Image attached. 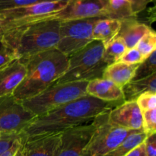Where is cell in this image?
Segmentation results:
<instances>
[{
  "instance_id": "cell-1",
  "label": "cell",
  "mask_w": 156,
  "mask_h": 156,
  "mask_svg": "<svg viewBox=\"0 0 156 156\" xmlns=\"http://www.w3.org/2000/svg\"><path fill=\"white\" fill-rule=\"evenodd\" d=\"M123 102L124 101H104L87 94L35 117L21 134L27 139L62 133L74 126L85 124L99 114L113 109Z\"/></svg>"
},
{
  "instance_id": "cell-2",
  "label": "cell",
  "mask_w": 156,
  "mask_h": 156,
  "mask_svg": "<svg viewBox=\"0 0 156 156\" xmlns=\"http://www.w3.org/2000/svg\"><path fill=\"white\" fill-rule=\"evenodd\" d=\"M20 60L25 66V76L12 96L22 101L53 85L66 70L69 57L57 49H53Z\"/></svg>"
},
{
  "instance_id": "cell-3",
  "label": "cell",
  "mask_w": 156,
  "mask_h": 156,
  "mask_svg": "<svg viewBox=\"0 0 156 156\" xmlns=\"http://www.w3.org/2000/svg\"><path fill=\"white\" fill-rule=\"evenodd\" d=\"M61 21L43 18L26 24L18 35L16 51L19 59L56 49Z\"/></svg>"
},
{
  "instance_id": "cell-4",
  "label": "cell",
  "mask_w": 156,
  "mask_h": 156,
  "mask_svg": "<svg viewBox=\"0 0 156 156\" xmlns=\"http://www.w3.org/2000/svg\"><path fill=\"white\" fill-rule=\"evenodd\" d=\"M105 46L101 41H92L89 44L69 57L65 73L53 84L89 81L102 78L108 65L103 60Z\"/></svg>"
},
{
  "instance_id": "cell-5",
  "label": "cell",
  "mask_w": 156,
  "mask_h": 156,
  "mask_svg": "<svg viewBox=\"0 0 156 156\" xmlns=\"http://www.w3.org/2000/svg\"><path fill=\"white\" fill-rule=\"evenodd\" d=\"M87 81L53 84L37 95L22 101L27 111L35 117L44 115L68 102L87 95Z\"/></svg>"
},
{
  "instance_id": "cell-6",
  "label": "cell",
  "mask_w": 156,
  "mask_h": 156,
  "mask_svg": "<svg viewBox=\"0 0 156 156\" xmlns=\"http://www.w3.org/2000/svg\"><path fill=\"white\" fill-rule=\"evenodd\" d=\"M109 111L98 115L92 123V136L86 150L91 156H105L118 146L128 136L139 130H129L114 125L108 119Z\"/></svg>"
},
{
  "instance_id": "cell-7",
  "label": "cell",
  "mask_w": 156,
  "mask_h": 156,
  "mask_svg": "<svg viewBox=\"0 0 156 156\" xmlns=\"http://www.w3.org/2000/svg\"><path fill=\"white\" fill-rule=\"evenodd\" d=\"M99 18H102L61 21L59 41L56 49L69 57L86 47L94 41L92 36L93 27Z\"/></svg>"
},
{
  "instance_id": "cell-8",
  "label": "cell",
  "mask_w": 156,
  "mask_h": 156,
  "mask_svg": "<svg viewBox=\"0 0 156 156\" xmlns=\"http://www.w3.org/2000/svg\"><path fill=\"white\" fill-rule=\"evenodd\" d=\"M35 116L12 95L0 97V133L21 134Z\"/></svg>"
},
{
  "instance_id": "cell-9",
  "label": "cell",
  "mask_w": 156,
  "mask_h": 156,
  "mask_svg": "<svg viewBox=\"0 0 156 156\" xmlns=\"http://www.w3.org/2000/svg\"><path fill=\"white\" fill-rule=\"evenodd\" d=\"M69 0L44 2L25 7L0 11V17L15 22L18 27L37 20L47 18L57 13L67 5Z\"/></svg>"
},
{
  "instance_id": "cell-10",
  "label": "cell",
  "mask_w": 156,
  "mask_h": 156,
  "mask_svg": "<svg viewBox=\"0 0 156 156\" xmlns=\"http://www.w3.org/2000/svg\"><path fill=\"white\" fill-rule=\"evenodd\" d=\"M94 129V126L91 122L62 132L54 156H91L86 148Z\"/></svg>"
},
{
  "instance_id": "cell-11",
  "label": "cell",
  "mask_w": 156,
  "mask_h": 156,
  "mask_svg": "<svg viewBox=\"0 0 156 156\" xmlns=\"http://www.w3.org/2000/svg\"><path fill=\"white\" fill-rule=\"evenodd\" d=\"M109 0H69L67 5L47 18L59 21L107 18Z\"/></svg>"
},
{
  "instance_id": "cell-12",
  "label": "cell",
  "mask_w": 156,
  "mask_h": 156,
  "mask_svg": "<svg viewBox=\"0 0 156 156\" xmlns=\"http://www.w3.org/2000/svg\"><path fill=\"white\" fill-rule=\"evenodd\" d=\"M108 119L111 123L129 130H142V111L136 101H124L110 110Z\"/></svg>"
},
{
  "instance_id": "cell-13",
  "label": "cell",
  "mask_w": 156,
  "mask_h": 156,
  "mask_svg": "<svg viewBox=\"0 0 156 156\" xmlns=\"http://www.w3.org/2000/svg\"><path fill=\"white\" fill-rule=\"evenodd\" d=\"M62 133L25 139L21 147L22 156H54Z\"/></svg>"
},
{
  "instance_id": "cell-14",
  "label": "cell",
  "mask_w": 156,
  "mask_h": 156,
  "mask_svg": "<svg viewBox=\"0 0 156 156\" xmlns=\"http://www.w3.org/2000/svg\"><path fill=\"white\" fill-rule=\"evenodd\" d=\"M24 64L19 59L0 69V97L12 95L25 76Z\"/></svg>"
},
{
  "instance_id": "cell-15",
  "label": "cell",
  "mask_w": 156,
  "mask_h": 156,
  "mask_svg": "<svg viewBox=\"0 0 156 156\" xmlns=\"http://www.w3.org/2000/svg\"><path fill=\"white\" fill-rule=\"evenodd\" d=\"M86 93L104 101H124L122 88L111 81L102 78L89 81L86 86Z\"/></svg>"
},
{
  "instance_id": "cell-16",
  "label": "cell",
  "mask_w": 156,
  "mask_h": 156,
  "mask_svg": "<svg viewBox=\"0 0 156 156\" xmlns=\"http://www.w3.org/2000/svg\"><path fill=\"white\" fill-rule=\"evenodd\" d=\"M151 30L150 27L140 22L136 18H129L121 21V25L117 37L124 41L128 49H131L135 47L139 41Z\"/></svg>"
},
{
  "instance_id": "cell-17",
  "label": "cell",
  "mask_w": 156,
  "mask_h": 156,
  "mask_svg": "<svg viewBox=\"0 0 156 156\" xmlns=\"http://www.w3.org/2000/svg\"><path fill=\"white\" fill-rule=\"evenodd\" d=\"M138 65H129L118 61L105 68L102 79L111 81L122 88L133 80Z\"/></svg>"
},
{
  "instance_id": "cell-18",
  "label": "cell",
  "mask_w": 156,
  "mask_h": 156,
  "mask_svg": "<svg viewBox=\"0 0 156 156\" xmlns=\"http://www.w3.org/2000/svg\"><path fill=\"white\" fill-rule=\"evenodd\" d=\"M124 101H136L137 98L146 92L156 94V73L145 79L132 80L122 88Z\"/></svg>"
},
{
  "instance_id": "cell-19",
  "label": "cell",
  "mask_w": 156,
  "mask_h": 156,
  "mask_svg": "<svg viewBox=\"0 0 156 156\" xmlns=\"http://www.w3.org/2000/svg\"><path fill=\"white\" fill-rule=\"evenodd\" d=\"M121 21L112 18H99L94 24L92 30L93 40L101 41L104 46L117 36Z\"/></svg>"
},
{
  "instance_id": "cell-20",
  "label": "cell",
  "mask_w": 156,
  "mask_h": 156,
  "mask_svg": "<svg viewBox=\"0 0 156 156\" xmlns=\"http://www.w3.org/2000/svg\"><path fill=\"white\" fill-rule=\"evenodd\" d=\"M107 18L123 21L136 18V15L133 13L127 0H109Z\"/></svg>"
},
{
  "instance_id": "cell-21",
  "label": "cell",
  "mask_w": 156,
  "mask_h": 156,
  "mask_svg": "<svg viewBox=\"0 0 156 156\" xmlns=\"http://www.w3.org/2000/svg\"><path fill=\"white\" fill-rule=\"evenodd\" d=\"M147 135L143 133V130L133 133L132 134L128 136L118 146L105 156H125L132 149L143 143Z\"/></svg>"
},
{
  "instance_id": "cell-22",
  "label": "cell",
  "mask_w": 156,
  "mask_h": 156,
  "mask_svg": "<svg viewBox=\"0 0 156 156\" xmlns=\"http://www.w3.org/2000/svg\"><path fill=\"white\" fill-rule=\"evenodd\" d=\"M127 49L124 41L119 37H116L105 46L103 60L108 66L118 62Z\"/></svg>"
},
{
  "instance_id": "cell-23",
  "label": "cell",
  "mask_w": 156,
  "mask_h": 156,
  "mask_svg": "<svg viewBox=\"0 0 156 156\" xmlns=\"http://www.w3.org/2000/svg\"><path fill=\"white\" fill-rule=\"evenodd\" d=\"M24 26L18 27L14 21L0 17V41H5L15 48L18 34Z\"/></svg>"
},
{
  "instance_id": "cell-24",
  "label": "cell",
  "mask_w": 156,
  "mask_h": 156,
  "mask_svg": "<svg viewBox=\"0 0 156 156\" xmlns=\"http://www.w3.org/2000/svg\"><path fill=\"white\" fill-rule=\"evenodd\" d=\"M156 73V50L138 65L133 80L145 79Z\"/></svg>"
},
{
  "instance_id": "cell-25",
  "label": "cell",
  "mask_w": 156,
  "mask_h": 156,
  "mask_svg": "<svg viewBox=\"0 0 156 156\" xmlns=\"http://www.w3.org/2000/svg\"><path fill=\"white\" fill-rule=\"evenodd\" d=\"M136 48L140 51L146 59L152 52L156 50V34L154 30L146 34L136 46Z\"/></svg>"
},
{
  "instance_id": "cell-26",
  "label": "cell",
  "mask_w": 156,
  "mask_h": 156,
  "mask_svg": "<svg viewBox=\"0 0 156 156\" xmlns=\"http://www.w3.org/2000/svg\"><path fill=\"white\" fill-rule=\"evenodd\" d=\"M19 59L16 50L4 41H0V69Z\"/></svg>"
},
{
  "instance_id": "cell-27",
  "label": "cell",
  "mask_w": 156,
  "mask_h": 156,
  "mask_svg": "<svg viewBox=\"0 0 156 156\" xmlns=\"http://www.w3.org/2000/svg\"><path fill=\"white\" fill-rule=\"evenodd\" d=\"M142 130L147 136L156 133V109L142 112Z\"/></svg>"
},
{
  "instance_id": "cell-28",
  "label": "cell",
  "mask_w": 156,
  "mask_h": 156,
  "mask_svg": "<svg viewBox=\"0 0 156 156\" xmlns=\"http://www.w3.org/2000/svg\"><path fill=\"white\" fill-rule=\"evenodd\" d=\"M54 1H59V0H0V11L25 7V6L44 2Z\"/></svg>"
},
{
  "instance_id": "cell-29",
  "label": "cell",
  "mask_w": 156,
  "mask_h": 156,
  "mask_svg": "<svg viewBox=\"0 0 156 156\" xmlns=\"http://www.w3.org/2000/svg\"><path fill=\"white\" fill-rule=\"evenodd\" d=\"M136 102L142 112L156 109V94L151 92L144 93L137 98Z\"/></svg>"
},
{
  "instance_id": "cell-30",
  "label": "cell",
  "mask_w": 156,
  "mask_h": 156,
  "mask_svg": "<svg viewBox=\"0 0 156 156\" xmlns=\"http://www.w3.org/2000/svg\"><path fill=\"white\" fill-rule=\"evenodd\" d=\"M144 59L145 58L140 53V51L136 47H133V48L127 49V50L120 59L119 62L129 64V65H136V64L141 63Z\"/></svg>"
},
{
  "instance_id": "cell-31",
  "label": "cell",
  "mask_w": 156,
  "mask_h": 156,
  "mask_svg": "<svg viewBox=\"0 0 156 156\" xmlns=\"http://www.w3.org/2000/svg\"><path fill=\"white\" fill-rule=\"evenodd\" d=\"M19 135L20 134L2 133L0 137V155L12 146Z\"/></svg>"
},
{
  "instance_id": "cell-32",
  "label": "cell",
  "mask_w": 156,
  "mask_h": 156,
  "mask_svg": "<svg viewBox=\"0 0 156 156\" xmlns=\"http://www.w3.org/2000/svg\"><path fill=\"white\" fill-rule=\"evenodd\" d=\"M24 140V136L21 133L18 136V138L15 140V141L12 143V146L7 150L5 151L0 156H16L20 149H21V146H22Z\"/></svg>"
},
{
  "instance_id": "cell-33",
  "label": "cell",
  "mask_w": 156,
  "mask_h": 156,
  "mask_svg": "<svg viewBox=\"0 0 156 156\" xmlns=\"http://www.w3.org/2000/svg\"><path fill=\"white\" fill-rule=\"evenodd\" d=\"M144 144L146 156H156V133L147 136Z\"/></svg>"
},
{
  "instance_id": "cell-34",
  "label": "cell",
  "mask_w": 156,
  "mask_h": 156,
  "mask_svg": "<svg viewBox=\"0 0 156 156\" xmlns=\"http://www.w3.org/2000/svg\"><path fill=\"white\" fill-rule=\"evenodd\" d=\"M129 2L133 12L137 16L139 13L144 11L148 5L152 2V0H127Z\"/></svg>"
},
{
  "instance_id": "cell-35",
  "label": "cell",
  "mask_w": 156,
  "mask_h": 156,
  "mask_svg": "<svg viewBox=\"0 0 156 156\" xmlns=\"http://www.w3.org/2000/svg\"><path fill=\"white\" fill-rule=\"evenodd\" d=\"M125 156H146L144 142L128 152Z\"/></svg>"
},
{
  "instance_id": "cell-36",
  "label": "cell",
  "mask_w": 156,
  "mask_h": 156,
  "mask_svg": "<svg viewBox=\"0 0 156 156\" xmlns=\"http://www.w3.org/2000/svg\"><path fill=\"white\" fill-rule=\"evenodd\" d=\"M1 135H2V133H0V137H1Z\"/></svg>"
}]
</instances>
